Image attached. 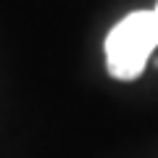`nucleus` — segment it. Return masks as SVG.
I'll list each match as a JSON object with an SVG mask.
<instances>
[{
    "instance_id": "f257e3e1",
    "label": "nucleus",
    "mask_w": 158,
    "mask_h": 158,
    "mask_svg": "<svg viewBox=\"0 0 158 158\" xmlns=\"http://www.w3.org/2000/svg\"><path fill=\"white\" fill-rule=\"evenodd\" d=\"M158 45V24L153 11L124 16L106 37V66L113 79L129 82L145 71Z\"/></svg>"
},
{
    "instance_id": "f03ea898",
    "label": "nucleus",
    "mask_w": 158,
    "mask_h": 158,
    "mask_svg": "<svg viewBox=\"0 0 158 158\" xmlns=\"http://www.w3.org/2000/svg\"><path fill=\"white\" fill-rule=\"evenodd\" d=\"M153 16H156V24H158V6L153 8Z\"/></svg>"
}]
</instances>
